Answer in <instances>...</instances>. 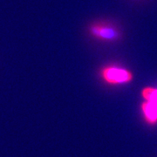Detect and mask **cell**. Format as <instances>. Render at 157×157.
<instances>
[{
    "label": "cell",
    "instance_id": "obj_1",
    "mask_svg": "<svg viewBox=\"0 0 157 157\" xmlns=\"http://www.w3.org/2000/svg\"><path fill=\"white\" fill-rule=\"evenodd\" d=\"M102 79L110 85H121L129 83L133 80V73L125 68L108 66L102 68L101 71Z\"/></svg>",
    "mask_w": 157,
    "mask_h": 157
},
{
    "label": "cell",
    "instance_id": "obj_2",
    "mask_svg": "<svg viewBox=\"0 0 157 157\" xmlns=\"http://www.w3.org/2000/svg\"><path fill=\"white\" fill-rule=\"evenodd\" d=\"M141 95L145 100L141 105L145 119L149 124H155L157 122V88L145 87L142 89Z\"/></svg>",
    "mask_w": 157,
    "mask_h": 157
},
{
    "label": "cell",
    "instance_id": "obj_3",
    "mask_svg": "<svg viewBox=\"0 0 157 157\" xmlns=\"http://www.w3.org/2000/svg\"><path fill=\"white\" fill-rule=\"evenodd\" d=\"M93 37L104 41H115L121 37L117 27L109 23H94L89 28Z\"/></svg>",
    "mask_w": 157,
    "mask_h": 157
}]
</instances>
